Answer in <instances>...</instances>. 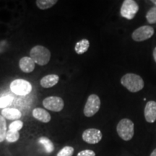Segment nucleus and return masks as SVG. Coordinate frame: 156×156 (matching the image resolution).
<instances>
[{
  "instance_id": "nucleus-14",
  "label": "nucleus",
  "mask_w": 156,
  "mask_h": 156,
  "mask_svg": "<svg viewBox=\"0 0 156 156\" xmlns=\"http://www.w3.org/2000/svg\"><path fill=\"white\" fill-rule=\"evenodd\" d=\"M2 116L9 120H18L21 118L22 114L18 109L13 108H5L2 111Z\"/></svg>"
},
{
  "instance_id": "nucleus-8",
  "label": "nucleus",
  "mask_w": 156,
  "mask_h": 156,
  "mask_svg": "<svg viewBox=\"0 0 156 156\" xmlns=\"http://www.w3.org/2000/svg\"><path fill=\"white\" fill-rule=\"evenodd\" d=\"M44 108L54 112H59L64 108L63 99L58 96H48L43 101Z\"/></svg>"
},
{
  "instance_id": "nucleus-22",
  "label": "nucleus",
  "mask_w": 156,
  "mask_h": 156,
  "mask_svg": "<svg viewBox=\"0 0 156 156\" xmlns=\"http://www.w3.org/2000/svg\"><path fill=\"white\" fill-rule=\"evenodd\" d=\"M74 151H75V150H74L73 147H71V146H65L62 150H60L56 156H73Z\"/></svg>"
},
{
  "instance_id": "nucleus-4",
  "label": "nucleus",
  "mask_w": 156,
  "mask_h": 156,
  "mask_svg": "<svg viewBox=\"0 0 156 156\" xmlns=\"http://www.w3.org/2000/svg\"><path fill=\"white\" fill-rule=\"evenodd\" d=\"M101 107V99L95 94L90 95L84 107L83 113L85 116L92 117L98 112Z\"/></svg>"
},
{
  "instance_id": "nucleus-23",
  "label": "nucleus",
  "mask_w": 156,
  "mask_h": 156,
  "mask_svg": "<svg viewBox=\"0 0 156 156\" xmlns=\"http://www.w3.org/2000/svg\"><path fill=\"white\" fill-rule=\"evenodd\" d=\"M23 126V122L20 120H16L12 122L9 126V130L13 132H18Z\"/></svg>"
},
{
  "instance_id": "nucleus-20",
  "label": "nucleus",
  "mask_w": 156,
  "mask_h": 156,
  "mask_svg": "<svg viewBox=\"0 0 156 156\" xmlns=\"http://www.w3.org/2000/svg\"><path fill=\"white\" fill-rule=\"evenodd\" d=\"M20 133L19 132H13L8 130L6 134V140L8 142H15L19 140Z\"/></svg>"
},
{
  "instance_id": "nucleus-11",
  "label": "nucleus",
  "mask_w": 156,
  "mask_h": 156,
  "mask_svg": "<svg viewBox=\"0 0 156 156\" xmlns=\"http://www.w3.org/2000/svg\"><path fill=\"white\" fill-rule=\"evenodd\" d=\"M35 63L34 60L28 56H24L19 61V67L21 71L25 73H30L35 69Z\"/></svg>"
},
{
  "instance_id": "nucleus-13",
  "label": "nucleus",
  "mask_w": 156,
  "mask_h": 156,
  "mask_svg": "<svg viewBox=\"0 0 156 156\" xmlns=\"http://www.w3.org/2000/svg\"><path fill=\"white\" fill-rule=\"evenodd\" d=\"M33 116L37 120L40 121L43 123H48L49 122L51 117L49 113L47 111H46L44 108H36L33 110Z\"/></svg>"
},
{
  "instance_id": "nucleus-19",
  "label": "nucleus",
  "mask_w": 156,
  "mask_h": 156,
  "mask_svg": "<svg viewBox=\"0 0 156 156\" xmlns=\"http://www.w3.org/2000/svg\"><path fill=\"white\" fill-rule=\"evenodd\" d=\"M146 19L150 24L156 23V6L151 7L146 14Z\"/></svg>"
},
{
  "instance_id": "nucleus-10",
  "label": "nucleus",
  "mask_w": 156,
  "mask_h": 156,
  "mask_svg": "<svg viewBox=\"0 0 156 156\" xmlns=\"http://www.w3.org/2000/svg\"><path fill=\"white\" fill-rule=\"evenodd\" d=\"M144 115L146 122L148 123H154L156 121V102L150 101L146 103Z\"/></svg>"
},
{
  "instance_id": "nucleus-12",
  "label": "nucleus",
  "mask_w": 156,
  "mask_h": 156,
  "mask_svg": "<svg viewBox=\"0 0 156 156\" xmlns=\"http://www.w3.org/2000/svg\"><path fill=\"white\" fill-rule=\"evenodd\" d=\"M58 80H59V77L57 75L51 74V75L44 76V77L41 78L40 84L44 88H50V87L56 85L58 83Z\"/></svg>"
},
{
  "instance_id": "nucleus-7",
  "label": "nucleus",
  "mask_w": 156,
  "mask_h": 156,
  "mask_svg": "<svg viewBox=\"0 0 156 156\" xmlns=\"http://www.w3.org/2000/svg\"><path fill=\"white\" fill-rule=\"evenodd\" d=\"M154 28L149 25H143L136 28L132 34V38L134 41L141 42L151 38L153 36Z\"/></svg>"
},
{
  "instance_id": "nucleus-27",
  "label": "nucleus",
  "mask_w": 156,
  "mask_h": 156,
  "mask_svg": "<svg viewBox=\"0 0 156 156\" xmlns=\"http://www.w3.org/2000/svg\"><path fill=\"white\" fill-rule=\"evenodd\" d=\"M152 2H153V3H154V4H155V5L156 6V0H152Z\"/></svg>"
},
{
  "instance_id": "nucleus-26",
  "label": "nucleus",
  "mask_w": 156,
  "mask_h": 156,
  "mask_svg": "<svg viewBox=\"0 0 156 156\" xmlns=\"http://www.w3.org/2000/svg\"><path fill=\"white\" fill-rule=\"evenodd\" d=\"M150 156H156V148L155 150H153V151L152 152Z\"/></svg>"
},
{
  "instance_id": "nucleus-21",
  "label": "nucleus",
  "mask_w": 156,
  "mask_h": 156,
  "mask_svg": "<svg viewBox=\"0 0 156 156\" xmlns=\"http://www.w3.org/2000/svg\"><path fill=\"white\" fill-rule=\"evenodd\" d=\"M13 101V97L9 95H4L0 98V108H5L6 107L9 106Z\"/></svg>"
},
{
  "instance_id": "nucleus-6",
  "label": "nucleus",
  "mask_w": 156,
  "mask_h": 156,
  "mask_svg": "<svg viewBox=\"0 0 156 156\" xmlns=\"http://www.w3.org/2000/svg\"><path fill=\"white\" fill-rule=\"evenodd\" d=\"M139 11V5L134 0H124L120 9V14L127 20H132Z\"/></svg>"
},
{
  "instance_id": "nucleus-3",
  "label": "nucleus",
  "mask_w": 156,
  "mask_h": 156,
  "mask_svg": "<svg viewBox=\"0 0 156 156\" xmlns=\"http://www.w3.org/2000/svg\"><path fill=\"white\" fill-rule=\"evenodd\" d=\"M118 135L124 141H129L134 134V124L129 119H122L119 121L116 126Z\"/></svg>"
},
{
  "instance_id": "nucleus-9",
  "label": "nucleus",
  "mask_w": 156,
  "mask_h": 156,
  "mask_svg": "<svg viewBox=\"0 0 156 156\" xmlns=\"http://www.w3.org/2000/svg\"><path fill=\"white\" fill-rule=\"evenodd\" d=\"M83 140L88 144H97L102 140L103 134L98 129H87L83 133Z\"/></svg>"
},
{
  "instance_id": "nucleus-15",
  "label": "nucleus",
  "mask_w": 156,
  "mask_h": 156,
  "mask_svg": "<svg viewBox=\"0 0 156 156\" xmlns=\"http://www.w3.org/2000/svg\"><path fill=\"white\" fill-rule=\"evenodd\" d=\"M90 47V41L86 38H83L77 42L75 46V51L78 55L85 54L87 51Z\"/></svg>"
},
{
  "instance_id": "nucleus-18",
  "label": "nucleus",
  "mask_w": 156,
  "mask_h": 156,
  "mask_svg": "<svg viewBox=\"0 0 156 156\" xmlns=\"http://www.w3.org/2000/svg\"><path fill=\"white\" fill-rule=\"evenodd\" d=\"M7 132V131L6 120L2 116L0 115V142H3L6 139Z\"/></svg>"
},
{
  "instance_id": "nucleus-25",
  "label": "nucleus",
  "mask_w": 156,
  "mask_h": 156,
  "mask_svg": "<svg viewBox=\"0 0 156 156\" xmlns=\"http://www.w3.org/2000/svg\"><path fill=\"white\" fill-rule=\"evenodd\" d=\"M153 58H154V60H155V62H156V47L154 48L153 50Z\"/></svg>"
},
{
  "instance_id": "nucleus-16",
  "label": "nucleus",
  "mask_w": 156,
  "mask_h": 156,
  "mask_svg": "<svg viewBox=\"0 0 156 156\" xmlns=\"http://www.w3.org/2000/svg\"><path fill=\"white\" fill-rule=\"evenodd\" d=\"M38 142V143L41 144V145L44 146L45 151H46L47 153H51L54 151V145L53 142H51V140L50 139L46 137V136H43L39 137Z\"/></svg>"
},
{
  "instance_id": "nucleus-5",
  "label": "nucleus",
  "mask_w": 156,
  "mask_h": 156,
  "mask_svg": "<svg viewBox=\"0 0 156 156\" xmlns=\"http://www.w3.org/2000/svg\"><path fill=\"white\" fill-rule=\"evenodd\" d=\"M10 90L12 93L18 95H28L32 90V85L28 81L23 79H17L12 82Z\"/></svg>"
},
{
  "instance_id": "nucleus-2",
  "label": "nucleus",
  "mask_w": 156,
  "mask_h": 156,
  "mask_svg": "<svg viewBox=\"0 0 156 156\" xmlns=\"http://www.w3.org/2000/svg\"><path fill=\"white\" fill-rule=\"evenodd\" d=\"M30 57L38 65L45 66L50 61L51 52L47 48L38 45L31 48Z\"/></svg>"
},
{
  "instance_id": "nucleus-24",
  "label": "nucleus",
  "mask_w": 156,
  "mask_h": 156,
  "mask_svg": "<svg viewBox=\"0 0 156 156\" xmlns=\"http://www.w3.org/2000/svg\"><path fill=\"white\" fill-rule=\"evenodd\" d=\"M77 156H95V153L92 150H84L78 153Z\"/></svg>"
},
{
  "instance_id": "nucleus-1",
  "label": "nucleus",
  "mask_w": 156,
  "mask_h": 156,
  "mask_svg": "<svg viewBox=\"0 0 156 156\" xmlns=\"http://www.w3.org/2000/svg\"><path fill=\"white\" fill-rule=\"evenodd\" d=\"M121 84L129 92H139L144 88L145 83L140 75L134 73H127L121 78Z\"/></svg>"
},
{
  "instance_id": "nucleus-17",
  "label": "nucleus",
  "mask_w": 156,
  "mask_h": 156,
  "mask_svg": "<svg viewBox=\"0 0 156 156\" xmlns=\"http://www.w3.org/2000/svg\"><path fill=\"white\" fill-rule=\"evenodd\" d=\"M57 3L56 0H37L36 1V6L40 9H47L53 7Z\"/></svg>"
}]
</instances>
